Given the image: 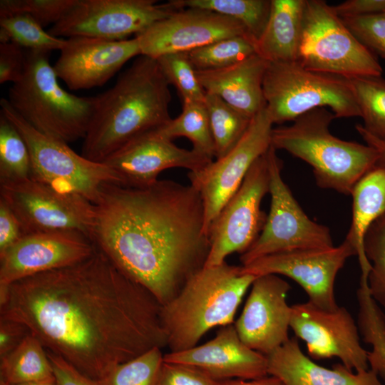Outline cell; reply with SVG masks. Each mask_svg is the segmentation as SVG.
<instances>
[{
  "instance_id": "1",
  "label": "cell",
  "mask_w": 385,
  "mask_h": 385,
  "mask_svg": "<svg viewBox=\"0 0 385 385\" xmlns=\"http://www.w3.org/2000/svg\"><path fill=\"white\" fill-rule=\"evenodd\" d=\"M161 307L97 248L79 263L0 290V319L23 324L47 351L98 381L117 365L167 346Z\"/></svg>"
},
{
  "instance_id": "2",
  "label": "cell",
  "mask_w": 385,
  "mask_h": 385,
  "mask_svg": "<svg viewBox=\"0 0 385 385\" xmlns=\"http://www.w3.org/2000/svg\"><path fill=\"white\" fill-rule=\"evenodd\" d=\"M200 195L158 180L141 188L106 184L94 204L91 240L125 275L162 304L205 266L210 242Z\"/></svg>"
},
{
  "instance_id": "3",
  "label": "cell",
  "mask_w": 385,
  "mask_h": 385,
  "mask_svg": "<svg viewBox=\"0 0 385 385\" xmlns=\"http://www.w3.org/2000/svg\"><path fill=\"white\" fill-rule=\"evenodd\" d=\"M169 83L156 59L140 55L115 83L95 97L81 155L96 163L172 118Z\"/></svg>"
},
{
  "instance_id": "4",
  "label": "cell",
  "mask_w": 385,
  "mask_h": 385,
  "mask_svg": "<svg viewBox=\"0 0 385 385\" xmlns=\"http://www.w3.org/2000/svg\"><path fill=\"white\" fill-rule=\"evenodd\" d=\"M257 277L224 262L204 266L162 305L160 319L170 352L197 346L213 327L232 324L237 309Z\"/></svg>"
},
{
  "instance_id": "5",
  "label": "cell",
  "mask_w": 385,
  "mask_h": 385,
  "mask_svg": "<svg viewBox=\"0 0 385 385\" xmlns=\"http://www.w3.org/2000/svg\"><path fill=\"white\" fill-rule=\"evenodd\" d=\"M334 118L328 108L312 110L290 125L273 128L271 145L308 163L319 188L351 195L358 181L376 166L379 155L367 144L333 135L329 128Z\"/></svg>"
},
{
  "instance_id": "6",
  "label": "cell",
  "mask_w": 385,
  "mask_h": 385,
  "mask_svg": "<svg viewBox=\"0 0 385 385\" xmlns=\"http://www.w3.org/2000/svg\"><path fill=\"white\" fill-rule=\"evenodd\" d=\"M21 78L9 90L13 109L40 133L68 143L84 138L95 97H79L64 90L49 61V52L26 50Z\"/></svg>"
},
{
  "instance_id": "7",
  "label": "cell",
  "mask_w": 385,
  "mask_h": 385,
  "mask_svg": "<svg viewBox=\"0 0 385 385\" xmlns=\"http://www.w3.org/2000/svg\"><path fill=\"white\" fill-rule=\"evenodd\" d=\"M263 94L273 124L319 108H328L336 118L361 116L348 78L310 71L297 61L269 62Z\"/></svg>"
},
{
  "instance_id": "8",
  "label": "cell",
  "mask_w": 385,
  "mask_h": 385,
  "mask_svg": "<svg viewBox=\"0 0 385 385\" xmlns=\"http://www.w3.org/2000/svg\"><path fill=\"white\" fill-rule=\"evenodd\" d=\"M1 114L18 130L29 148L30 178L62 193L81 196L93 204L99 198L103 185L123 186L120 176L103 163H96L78 154L67 143L50 138L32 127L11 106L0 101Z\"/></svg>"
},
{
  "instance_id": "9",
  "label": "cell",
  "mask_w": 385,
  "mask_h": 385,
  "mask_svg": "<svg viewBox=\"0 0 385 385\" xmlns=\"http://www.w3.org/2000/svg\"><path fill=\"white\" fill-rule=\"evenodd\" d=\"M297 62L306 69L346 78L381 76L383 71L375 54L322 0H305Z\"/></svg>"
},
{
  "instance_id": "10",
  "label": "cell",
  "mask_w": 385,
  "mask_h": 385,
  "mask_svg": "<svg viewBox=\"0 0 385 385\" xmlns=\"http://www.w3.org/2000/svg\"><path fill=\"white\" fill-rule=\"evenodd\" d=\"M276 150L272 145L267 150L271 195L270 212L258 238L241 255L242 265L272 254L334 247L329 229L306 215L284 182L281 175L283 162Z\"/></svg>"
},
{
  "instance_id": "11",
  "label": "cell",
  "mask_w": 385,
  "mask_h": 385,
  "mask_svg": "<svg viewBox=\"0 0 385 385\" xmlns=\"http://www.w3.org/2000/svg\"><path fill=\"white\" fill-rule=\"evenodd\" d=\"M269 191L267 151L254 162L240 188L212 222L205 266L220 265L230 254L242 255L253 245L266 223L267 215L261 210V202Z\"/></svg>"
},
{
  "instance_id": "12",
  "label": "cell",
  "mask_w": 385,
  "mask_h": 385,
  "mask_svg": "<svg viewBox=\"0 0 385 385\" xmlns=\"http://www.w3.org/2000/svg\"><path fill=\"white\" fill-rule=\"evenodd\" d=\"M0 199L19 220L24 235L58 230L80 232L91 239L94 204L31 178L0 183Z\"/></svg>"
},
{
  "instance_id": "13",
  "label": "cell",
  "mask_w": 385,
  "mask_h": 385,
  "mask_svg": "<svg viewBox=\"0 0 385 385\" xmlns=\"http://www.w3.org/2000/svg\"><path fill=\"white\" fill-rule=\"evenodd\" d=\"M272 125L265 107L253 116L242 138L227 153L201 170L188 173L190 185L203 202L204 231L207 236L212 222L240 188L252 165L270 148Z\"/></svg>"
},
{
  "instance_id": "14",
  "label": "cell",
  "mask_w": 385,
  "mask_h": 385,
  "mask_svg": "<svg viewBox=\"0 0 385 385\" xmlns=\"http://www.w3.org/2000/svg\"><path fill=\"white\" fill-rule=\"evenodd\" d=\"M175 10L155 0H77L48 32L56 37L88 36L113 41L137 36Z\"/></svg>"
},
{
  "instance_id": "15",
  "label": "cell",
  "mask_w": 385,
  "mask_h": 385,
  "mask_svg": "<svg viewBox=\"0 0 385 385\" xmlns=\"http://www.w3.org/2000/svg\"><path fill=\"white\" fill-rule=\"evenodd\" d=\"M356 255L354 245L346 240L327 249H302L260 257L242 265L244 274L255 277L282 274L298 283L309 302L324 309L338 307L334 282L346 260Z\"/></svg>"
},
{
  "instance_id": "16",
  "label": "cell",
  "mask_w": 385,
  "mask_h": 385,
  "mask_svg": "<svg viewBox=\"0 0 385 385\" xmlns=\"http://www.w3.org/2000/svg\"><path fill=\"white\" fill-rule=\"evenodd\" d=\"M292 307L290 328L315 359L338 357L351 371L369 369L368 351L361 345L357 324L344 307L322 309L310 302Z\"/></svg>"
},
{
  "instance_id": "17",
  "label": "cell",
  "mask_w": 385,
  "mask_h": 385,
  "mask_svg": "<svg viewBox=\"0 0 385 385\" xmlns=\"http://www.w3.org/2000/svg\"><path fill=\"white\" fill-rule=\"evenodd\" d=\"M96 250L91 240L77 231L25 235L0 252V290L21 279L79 263Z\"/></svg>"
},
{
  "instance_id": "18",
  "label": "cell",
  "mask_w": 385,
  "mask_h": 385,
  "mask_svg": "<svg viewBox=\"0 0 385 385\" xmlns=\"http://www.w3.org/2000/svg\"><path fill=\"white\" fill-rule=\"evenodd\" d=\"M235 36L252 38L240 22L212 11L191 7L175 11L135 37L140 55L156 59L168 53H188Z\"/></svg>"
},
{
  "instance_id": "19",
  "label": "cell",
  "mask_w": 385,
  "mask_h": 385,
  "mask_svg": "<svg viewBox=\"0 0 385 385\" xmlns=\"http://www.w3.org/2000/svg\"><path fill=\"white\" fill-rule=\"evenodd\" d=\"M251 286L235 327L245 344L268 355L290 339L292 307L287 296L291 287L277 274L258 276Z\"/></svg>"
},
{
  "instance_id": "20",
  "label": "cell",
  "mask_w": 385,
  "mask_h": 385,
  "mask_svg": "<svg viewBox=\"0 0 385 385\" xmlns=\"http://www.w3.org/2000/svg\"><path fill=\"white\" fill-rule=\"evenodd\" d=\"M53 66L58 78L71 90L106 83L130 58L140 56L136 37L113 41L88 36L66 38Z\"/></svg>"
},
{
  "instance_id": "21",
  "label": "cell",
  "mask_w": 385,
  "mask_h": 385,
  "mask_svg": "<svg viewBox=\"0 0 385 385\" xmlns=\"http://www.w3.org/2000/svg\"><path fill=\"white\" fill-rule=\"evenodd\" d=\"M212 161L193 149L178 147L155 130L127 143L103 163L120 176L123 186L141 188L158 181L159 174L165 170L183 168L194 172Z\"/></svg>"
},
{
  "instance_id": "22",
  "label": "cell",
  "mask_w": 385,
  "mask_h": 385,
  "mask_svg": "<svg viewBox=\"0 0 385 385\" xmlns=\"http://www.w3.org/2000/svg\"><path fill=\"white\" fill-rule=\"evenodd\" d=\"M163 361L192 366L217 381L269 375L266 355L245 344L233 324L222 326L215 337L202 345L164 354Z\"/></svg>"
},
{
  "instance_id": "23",
  "label": "cell",
  "mask_w": 385,
  "mask_h": 385,
  "mask_svg": "<svg viewBox=\"0 0 385 385\" xmlns=\"http://www.w3.org/2000/svg\"><path fill=\"white\" fill-rule=\"evenodd\" d=\"M266 356L268 374L285 385H383L370 369L353 372L342 364L332 369L316 364L302 352L296 337Z\"/></svg>"
},
{
  "instance_id": "24",
  "label": "cell",
  "mask_w": 385,
  "mask_h": 385,
  "mask_svg": "<svg viewBox=\"0 0 385 385\" xmlns=\"http://www.w3.org/2000/svg\"><path fill=\"white\" fill-rule=\"evenodd\" d=\"M269 61L255 53L228 67L196 71L206 93L252 118L266 106L263 80Z\"/></svg>"
},
{
  "instance_id": "25",
  "label": "cell",
  "mask_w": 385,
  "mask_h": 385,
  "mask_svg": "<svg viewBox=\"0 0 385 385\" xmlns=\"http://www.w3.org/2000/svg\"><path fill=\"white\" fill-rule=\"evenodd\" d=\"M305 0H271L270 16L256 42L257 53L269 62L297 61Z\"/></svg>"
},
{
  "instance_id": "26",
  "label": "cell",
  "mask_w": 385,
  "mask_h": 385,
  "mask_svg": "<svg viewBox=\"0 0 385 385\" xmlns=\"http://www.w3.org/2000/svg\"><path fill=\"white\" fill-rule=\"evenodd\" d=\"M352 196V218L346 239L356 250L361 278L367 279L371 268L364 248L365 236L371 225L385 214V170L374 167L355 185Z\"/></svg>"
},
{
  "instance_id": "27",
  "label": "cell",
  "mask_w": 385,
  "mask_h": 385,
  "mask_svg": "<svg viewBox=\"0 0 385 385\" xmlns=\"http://www.w3.org/2000/svg\"><path fill=\"white\" fill-rule=\"evenodd\" d=\"M51 380L55 378L47 351L31 333L0 357V385Z\"/></svg>"
},
{
  "instance_id": "28",
  "label": "cell",
  "mask_w": 385,
  "mask_h": 385,
  "mask_svg": "<svg viewBox=\"0 0 385 385\" xmlns=\"http://www.w3.org/2000/svg\"><path fill=\"white\" fill-rule=\"evenodd\" d=\"M356 297L359 333L372 346L367 353L369 369L385 381V313L370 294L367 279L360 278Z\"/></svg>"
},
{
  "instance_id": "29",
  "label": "cell",
  "mask_w": 385,
  "mask_h": 385,
  "mask_svg": "<svg viewBox=\"0 0 385 385\" xmlns=\"http://www.w3.org/2000/svg\"><path fill=\"white\" fill-rule=\"evenodd\" d=\"M174 10L200 8L228 16L240 22L257 42L267 24L271 0H171Z\"/></svg>"
},
{
  "instance_id": "30",
  "label": "cell",
  "mask_w": 385,
  "mask_h": 385,
  "mask_svg": "<svg viewBox=\"0 0 385 385\" xmlns=\"http://www.w3.org/2000/svg\"><path fill=\"white\" fill-rule=\"evenodd\" d=\"M204 103L215 145V157L220 158L237 144L253 117L244 114L212 93H206Z\"/></svg>"
},
{
  "instance_id": "31",
  "label": "cell",
  "mask_w": 385,
  "mask_h": 385,
  "mask_svg": "<svg viewBox=\"0 0 385 385\" xmlns=\"http://www.w3.org/2000/svg\"><path fill=\"white\" fill-rule=\"evenodd\" d=\"M172 140L185 137L192 143V149L211 159L215 157V145L205 103H183L181 113L155 130Z\"/></svg>"
},
{
  "instance_id": "32",
  "label": "cell",
  "mask_w": 385,
  "mask_h": 385,
  "mask_svg": "<svg viewBox=\"0 0 385 385\" xmlns=\"http://www.w3.org/2000/svg\"><path fill=\"white\" fill-rule=\"evenodd\" d=\"M348 80L363 119V128L374 137L385 140V79L381 76H362Z\"/></svg>"
},
{
  "instance_id": "33",
  "label": "cell",
  "mask_w": 385,
  "mask_h": 385,
  "mask_svg": "<svg viewBox=\"0 0 385 385\" xmlns=\"http://www.w3.org/2000/svg\"><path fill=\"white\" fill-rule=\"evenodd\" d=\"M187 53L196 71L218 70L257 53L256 42L247 36H235L214 41Z\"/></svg>"
},
{
  "instance_id": "34",
  "label": "cell",
  "mask_w": 385,
  "mask_h": 385,
  "mask_svg": "<svg viewBox=\"0 0 385 385\" xmlns=\"http://www.w3.org/2000/svg\"><path fill=\"white\" fill-rule=\"evenodd\" d=\"M13 42L26 50L51 52L63 47L66 39L51 35L31 16L16 14L0 18V43Z\"/></svg>"
},
{
  "instance_id": "35",
  "label": "cell",
  "mask_w": 385,
  "mask_h": 385,
  "mask_svg": "<svg viewBox=\"0 0 385 385\" xmlns=\"http://www.w3.org/2000/svg\"><path fill=\"white\" fill-rule=\"evenodd\" d=\"M31 160L29 148L16 128L0 115V183L29 178Z\"/></svg>"
},
{
  "instance_id": "36",
  "label": "cell",
  "mask_w": 385,
  "mask_h": 385,
  "mask_svg": "<svg viewBox=\"0 0 385 385\" xmlns=\"http://www.w3.org/2000/svg\"><path fill=\"white\" fill-rule=\"evenodd\" d=\"M163 355L160 348H153L117 365L98 382L100 385H156Z\"/></svg>"
},
{
  "instance_id": "37",
  "label": "cell",
  "mask_w": 385,
  "mask_h": 385,
  "mask_svg": "<svg viewBox=\"0 0 385 385\" xmlns=\"http://www.w3.org/2000/svg\"><path fill=\"white\" fill-rule=\"evenodd\" d=\"M156 60L168 83L177 88L183 103H204L206 92L187 53H168Z\"/></svg>"
},
{
  "instance_id": "38",
  "label": "cell",
  "mask_w": 385,
  "mask_h": 385,
  "mask_svg": "<svg viewBox=\"0 0 385 385\" xmlns=\"http://www.w3.org/2000/svg\"><path fill=\"white\" fill-rule=\"evenodd\" d=\"M364 248L371 264L367 277L370 294L385 310V214L369 229Z\"/></svg>"
},
{
  "instance_id": "39",
  "label": "cell",
  "mask_w": 385,
  "mask_h": 385,
  "mask_svg": "<svg viewBox=\"0 0 385 385\" xmlns=\"http://www.w3.org/2000/svg\"><path fill=\"white\" fill-rule=\"evenodd\" d=\"M76 2L77 0H1L0 18L25 14L45 27L58 23Z\"/></svg>"
},
{
  "instance_id": "40",
  "label": "cell",
  "mask_w": 385,
  "mask_h": 385,
  "mask_svg": "<svg viewBox=\"0 0 385 385\" xmlns=\"http://www.w3.org/2000/svg\"><path fill=\"white\" fill-rule=\"evenodd\" d=\"M342 19L361 43L385 58V13Z\"/></svg>"
},
{
  "instance_id": "41",
  "label": "cell",
  "mask_w": 385,
  "mask_h": 385,
  "mask_svg": "<svg viewBox=\"0 0 385 385\" xmlns=\"http://www.w3.org/2000/svg\"><path fill=\"white\" fill-rule=\"evenodd\" d=\"M156 385H218V381L192 366L163 361Z\"/></svg>"
},
{
  "instance_id": "42",
  "label": "cell",
  "mask_w": 385,
  "mask_h": 385,
  "mask_svg": "<svg viewBox=\"0 0 385 385\" xmlns=\"http://www.w3.org/2000/svg\"><path fill=\"white\" fill-rule=\"evenodd\" d=\"M26 53L22 47L13 43H0V83L17 82L22 76Z\"/></svg>"
},
{
  "instance_id": "43",
  "label": "cell",
  "mask_w": 385,
  "mask_h": 385,
  "mask_svg": "<svg viewBox=\"0 0 385 385\" xmlns=\"http://www.w3.org/2000/svg\"><path fill=\"white\" fill-rule=\"evenodd\" d=\"M53 367L56 385H100L76 369L62 357L47 351Z\"/></svg>"
},
{
  "instance_id": "44",
  "label": "cell",
  "mask_w": 385,
  "mask_h": 385,
  "mask_svg": "<svg viewBox=\"0 0 385 385\" xmlns=\"http://www.w3.org/2000/svg\"><path fill=\"white\" fill-rule=\"evenodd\" d=\"M24 235L19 220L6 202L0 199V252L16 242Z\"/></svg>"
},
{
  "instance_id": "45",
  "label": "cell",
  "mask_w": 385,
  "mask_h": 385,
  "mask_svg": "<svg viewBox=\"0 0 385 385\" xmlns=\"http://www.w3.org/2000/svg\"><path fill=\"white\" fill-rule=\"evenodd\" d=\"M340 17L385 13V0H348L333 6Z\"/></svg>"
},
{
  "instance_id": "46",
  "label": "cell",
  "mask_w": 385,
  "mask_h": 385,
  "mask_svg": "<svg viewBox=\"0 0 385 385\" xmlns=\"http://www.w3.org/2000/svg\"><path fill=\"white\" fill-rule=\"evenodd\" d=\"M28 334L23 324L0 319V357L17 346Z\"/></svg>"
},
{
  "instance_id": "47",
  "label": "cell",
  "mask_w": 385,
  "mask_h": 385,
  "mask_svg": "<svg viewBox=\"0 0 385 385\" xmlns=\"http://www.w3.org/2000/svg\"><path fill=\"white\" fill-rule=\"evenodd\" d=\"M356 130L361 136L366 144L374 148L379 155V159L376 166H379L385 170V140L377 138L368 133L361 124L356 125Z\"/></svg>"
},
{
  "instance_id": "48",
  "label": "cell",
  "mask_w": 385,
  "mask_h": 385,
  "mask_svg": "<svg viewBox=\"0 0 385 385\" xmlns=\"http://www.w3.org/2000/svg\"><path fill=\"white\" fill-rule=\"evenodd\" d=\"M218 385H285L279 378L267 375L252 380L230 379L218 381Z\"/></svg>"
},
{
  "instance_id": "49",
  "label": "cell",
  "mask_w": 385,
  "mask_h": 385,
  "mask_svg": "<svg viewBox=\"0 0 385 385\" xmlns=\"http://www.w3.org/2000/svg\"><path fill=\"white\" fill-rule=\"evenodd\" d=\"M14 385H56L55 380L51 381H34V382H28Z\"/></svg>"
}]
</instances>
